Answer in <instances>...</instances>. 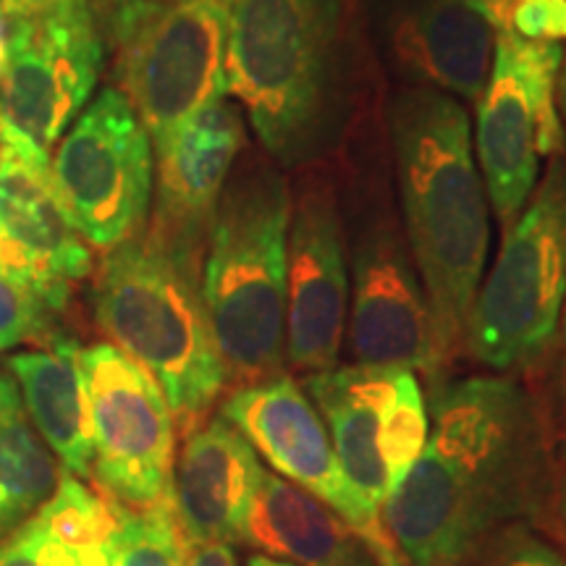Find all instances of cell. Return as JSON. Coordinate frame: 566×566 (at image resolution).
Segmentation results:
<instances>
[{
	"label": "cell",
	"instance_id": "17",
	"mask_svg": "<svg viewBox=\"0 0 566 566\" xmlns=\"http://www.w3.org/2000/svg\"><path fill=\"white\" fill-rule=\"evenodd\" d=\"M263 472L252 443L221 415L189 430L174 459L171 480L184 537L229 546L247 543Z\"/></svg>",
	"mask_w": 566,
	"mask_h": 566
},
{
	"label": "cell",
	"instance_id": "4",
	"mask_svg": "<svg viewBox=\"0 0 566 566\" xmlns=\"http://www.w3.org/2000/svg\"><path fill=\"white\" fill-rule=\"evenodd\" d=\"M90 300L97 328L158 380L187 436L229 386L205 310L202 268L142 229L103 252Z\"/></svg>",
	"mask_w": 566,
	"mask_h": 566
},
{
	"label": "cell",
	"instance_id": "37",
	"mask_svg": "<svg viewBox=\"0 0 566 566\" xmlns=\"http://www.w3.org/2000/svg\"><path fill=\"white\" fill-rule=\"evenodd\" d=\"M6 34H9V24L0 19V74H3V66H6Z\"/></svg>",
	"mask_w": 566,
	"mask_h": 566
},
{
	"label": "cell",
	"instance_id": "38",
	"mask_svg": "<svg viewBox=\"0 0 566 566\" xmlns=\"http://www.w3.org/2000/svg\"><path fill=\"white\" fill-rule=\"evenodd\" d=\"M0 378H3V373H0Z\"/></svg>",
	"mask_w": 566,
	"mask_h": 566
},
{
	"label": "cell",
	"instance_id": "29",
	"mask_svg": "<svg viewBox=\"0 0 566 566\" xmlns=\"http://www.w3.org/2000/svg\"><path fill=\"white\" fill-rule=\"evenodd\" d=\"M184 566H239L229 543H195L187 541Z\"/></svg>",
	"mask_w": 566,
	"mask_h": 566
},
{
	"label": "cell",
	"instance_id": "18",
	"mask_svg": "<svg viewBox=\"0 0 566 566\" xmlns=\"http://www.w3.org/2000/svg\"><path fill=\"white\" fill-rule=\"evenodd\" d=\"M391 48L422 87L478 105L491 80L495 30L467 0H420L396 19Z\"/></svg>",
	"mask_w": 566,
	"mask_h": 566
},
{
	"label": "cell",
	"instance_id": "34",
	"mask_svg": "<svg viewBox=\"0 0 566 566\" xmlns=\"http://www.w3.org/2000/svg\"><path fill=\"white\" fill-rule=\"evenodd\" d=\"M556 504H558V514H562V522L566 527V441L562 446V457H558V467H556Z\"/></svg>",
	"mask_w": 566,
	"mask_h": 566
},
{
	"label": "cell",
	"instance_id": "2",
	"mask_svg": "<svg viewBox=\"0 0 566 566\" xmlns=\"http://www.w3.org/2000/svg\"><path fill=\"white\" fill-rule=\"evenodd\" d=\"M391 139L405 237L449 367L467 352V325L491 244L472 126L457 97L412 87L394 97Z\"/></svg>",
	"mask_w": 566,
	"mask_h": 566
},
{
	"label": "cell",
	"instance_id": "25",
	"mask_svg": "<svg viewBox=\"0 0 566 566\" xmlns=\"http://www.w3.org/2000/svg\"><path fill=\"white\" fill-rule=\"evenodd\" d=\"M53 313L34 296L24 283L11 279L0 268V352L11 349L32 338L51 342L53 336Z\"/></svg>",
	"mask_w": 566,
	"mask_h": 566
},
{
	"label": "cell",
	"instance_id": "35",
	"mask_svg": "<svg viewBox=\"0 0 566 566\" xmlns=\"http://www.w3.org/2000/svg\"><path fill=\"white\" fill-rule=\"evenodd\" d=\"M556 103H558V113H562V122H566V45H562V66H558Z\"/></svg>",
	"mask_w": 566,
	"mask_h": 566
},
{
	"label": "cell",
	"instance_id": "3",
	"mask_svg": "<svg viewBox=\"0 0 566 566\" xmlns=\"http://www.w3.org/2000/svg\"><path fill=\"white\" fill-rule=\"evenodd\" d=\"M289 221L286 176L273 158H250L226 184L202 260V300L229 386L286 365Z\"/></svg>",
	"mask_w": 566,
	"mask_h": 566
},
{
	"label": "cell",
	"instance_id": "8",
	"mask_svg": "<svg viewBox=\"0 0 566 566\" xmlns=\"http://www.w3.org/2000/svg\"><path fill=\"white\" fill-rule=\"evenodd\" d=\"M304 394L323 417L349 485L380 514L428 441L417 373L401 365H336L304 375Z\"/></svg>",
	"mask_w": 566,
	"mask_h": 566
},
{
	"label": "cell",
	"instance_id": "15",
	"mask_svg": "<svg viewBox=\"0 0 566 566\" xmlns=\"http://www.w3.org/2000/svg\"><path fill=\"white\" fill-rule=\"evenodd\" d=\"M349 302L344 223L334 181L307 174L292 195L286 242V363L313 375L338 365Z\"/></svg>",
	"mask_w": 566,
	"mask_h": 566
},
{
	"label": "cell",
	"instance_id": "10",
	"mask_svg": "<svg viewBox=\"0 0 566 566\" xmlns=\"http://www.w3.org/2000/svg\"><path fill=\"white\" fill-rule=\"evenodd\" d=\"M6 24L0 129L51 153L101 82L108 55L101 19L92 0H61Z\"/></svg>",
	"mask_w": 566,
	"mask_h": 566
},
{
	"label": "cell",
	"instance_id": "11",
	"mask_svg": "<svg viewBox=\"0 0 566 566\" xmlns=\"http://www.w3.org/2000/svg\"><path fill=\"white\" fill-rule=\"evenodd\" d=\"M92 420V480L103 495L147 509L171 495L176 422L158 380L118 346H82Z\"/></svg>",
	"mask_w": 566,
	"mask_h": 566
},
{
	"label": "cell",
	"instance_id": "31",
	"mask_svg": "<svg viewBox=\"0 0 566 566\" xmlns=\"http://www.w3.org/2000/svg\"><path fill=\"white\" fill-rule=\"evenodd\" d=\"M551 357H554V388L566 420V296H564L562 317H558L554 346H551Z\"/></svg>",
	"mask_w": 566,
	"mask_h": 566
},
{
	"label": "cell",
	"instance_id": "7",
	"mask_svg": "<svg viewBox=\"0 0 566 566\" xmlns=\"http://www.w3.org/2000/svg\"><path fill=\"white\" fill-rule=\"evenodd\" d=\"M566 296V155H558L525 210L504 231L499 258L480 283L467 352L499 373L548 359Z\"/></svg>",
	"mask_w": 566,
	"mask_h": 566
},
{
	"label": "cell",
	"instance_id": "32",
	"mask_svg": "<svg viewBox=\"0 0 566 566\" xmlns=\"http://www.w3.org/2000/svg\"><path fill=\"white\" fill-rule=\"evenodd\" d=\"M472 9L483 13L488 19V24L493 27L495 32H504L506 30V21H509V11H512L514 0H467Z\"/></svg>",
	"mask_w": 566,
	"mask_h": 566
},
{
	"label": "cell",
	"instance_id": "22",
	"mask_svg": "<svg viewBox=\"0 0 566 566\" xmlns=\"http://www.w3.org/2000/svg\"><path fill=\"white\" fill-rule=\"evenodd\" d=\"M59 459L42 441L21 405L17 380L0 378V537L24 525L55 493Z\"/></svg>",
	"mask_w": 566,
	"mask_h": 566
},
{
	"label": "cell",
	"instance_id": "12",
	"mask_svg": "<svg viewBox=\"0 0 566 566\" xmlns=\"http://www.w3.org/2000/svg\"><path fill=\"white\" fill-rule=\"evenodd\" d=\"M221 417L242 433L279 478L334 509L384 558H405L388 535L384 516L373 512L346 480L323 417L292 375L279 373L258 384L237 386L221 405Z\"/></svg>",
	"mask_w": 566,
	"mask_h": 566
},
{
	"label": "cell",
	"instance_id": "19",
	"mask_svg": "<svg viewBox=\"0 0 566 566\" xmlns=\"http://www.w3.org/2000/svg\"><path fill=\"white\" fill-rule=\"evenodd\" d=\"M478 168L504 231L537 187V118L512 55L495 40L491 80L478 101Z\"/></svg>",
	"mask_w": 566,
	"mask_h": 566
},
{
	"label": "cell",
	"instance_id": "27",
	"mask_svg": "<svg viewBox=\"0 0 566 566\" xmlns=\"http://www.w3.org/2000/svg\"><path fill=\"white\" fill-rule=\"evenodd\" d=\"M491 566H566V558L554 546L537 541L525 530H512L488 558Z\"/></svg>",
	"mask_w": 566,
	"mask_h": 566
},
{
	"label": "cell",
	"instance_id": "24",
	"mask_svg": "<svg viewBox=\"0 0 566 566\" xmlns=\"http://www.w3.org/2000/svg\"><path fill=\"white\" fill-rule=\"evenodd\" d=\"M187 537L176 516L174 495L147 509L118 504V522L108 537L111 566H184Z\"/></svg>",
	"mask_w": 566,
	"mask_h": 566
},
{
	"label": "cell",
	"instance_id": "36",
	"mask_svg": "<svg viewBox=\"0 0 566 566\" xmlns=\"http://www.w3.org/2000/svg\"><path fill=\"white\" fill-rule=\"evenodd\" d=\"M247 566H296V564H292V562H283V558H273V556L258 554V556H250V558H247Z\"/></svg>",
	"mask_w": 566,
	"mask_h": 566
},
{
	"label": "cell",
	"instance_id": "6",
	"mask_svg": "<svg viewBox=\"0 0 566 566\" xmlns=\"http://www.w3.org/2000/svg\"><path fill=\"white\" fill-rule=\"evenodd\" d=\"M233 0H95L116 87L153 147L226 97Z\"/></svg>",
	"mask_w": 566,
	"mask_h": 566
},
{
	"label": "cell",
	"instance_id": "16",
	"mask_svg": "<svg viewBox=\"0 0 566 566\" xmlns=\"http://www.w3.org/2000/svg\"><path fill=\"white\" fill-rule=\"evenodd\" d=\"M244 147V122L226 97L153 147V212L145 231L184 263L202 268L218 202Z\"/></svg>",
	"mask_w": 566,
	"mask_h": 566
},
{
	"label": "cell",
	"instance_id": "14",
	"mask_svg": "<svg viewBox=\"0 0 566 566\" xmlns=\"http://www.w3.org/2000/svg\"><path fill=\"white\" fill-rule=\"evenodd\" d=\"M92 265L55 192L51 153L0 129V268L61 315Z\"/></svg>",
	"mask_w": 566,
	"mask_h": 566
},
{
	"label": "cell",
	"instance_id": "13",
	"mask_svg": "<svg viewBox=\"0 0 566 566\" xmlns=\"http://www.w3.org/2000/svg\"><path fill=\"white\" fill-rule=\"evenodd\" d=\"M349 354L359 365H401L443 384L433 313L407 237L394 212L378 210L352 247Z\"/></svg>",
	"mask_w": 566,
	"mask_h": 566
},
{
	"label": "cell",
	"instance_id": "28",
	"mask_svg": "<svg viewBox=\"0 0 566 566\" xmlns=\"http://www.w3.org/2000/svg\"><path fill=\"white\" fill-rule=\"evenodd\" d=\"M0 566H45L42 533L32 520L0 537Z\"/></svg>",
	"mask_w": 566,
	"mask_h": 566
},
{
	"label": "cell",
	"instance_id": "33",
	"mask_svg": "<svg viewBox=\"0 0 566 566\" xmlns=\"http://www.w3.org/2000/svg\"><path fill=\"white\" fill-rule=\"evenodd\" d=\"M55 3H61V0H0V19L11 21V19L30 17V13L45 11ZM92 3H95V0H92Z\"/></svg>",
	"mask_w": 566,
	"mask_h": 566
},
{
	"label": "cell",
	"instance_id": "21",
	"mask_svg": "<svg viewBox=\"0 0 566 566\" xmlns=\"http://www.w3.org/2000/svg\"><path fill=\"white\" fill-rule=\"evenodd\" d=\"M80 342L53 336L45 349L11 354L6 359L21 388V405L42 441L74 478L92 475V420Z\"/></svg>",
	"mask_w": 566,
	"mask_h": 566
},
{
	"label": "cell",
	"instance_id": "23",
	"mask_svg": "<svg viewBox=\"0 0 566 566\" xmlns=\"http://www.w3.org/2000/svg\"><path fill=\"white\" fill-rule=\"evenodd\" d=\"M32 520L63 548L74 554H101L108 548V537L116 530L118 504L82 485L74 475H63L55 493Z\"/></svg>",
	"mask_w": 566,
	"mask_h": 566
},
{
	"label": "cell",
	"instance_id": "5",
	"mask_svg": "<svg viewBox=\"0 0 566 566\" xmlns=\"http://www.w3.org/2000/svg\"><path fill=\"white\" fill-rule=\"evenodd\" d=\"M336 0H233L226 95L237 97L275 163L307 158L336 87Z\"/></svg>",
	"mask_w": 566,
	"mask_h": 566
},
{
	"label": "cell",
	"instance_id": "1",
	"mask_svg": "<svg viewBox=\"0 0 566 566\" xmlns=\"http://www.w3.org/2000/svg\"><path fill=\"white\" fill-rule=\"evenodd\" d=\"M428 417L380 516L407 566H478L554 493L548 422L525 386L488 375L430 386Z\"/></svg>",
	"mask_w": 566,
	"mask_h": 566
},
{
	"label": "cell",
	"instance_id": "20",
	"mask_svg": "<svg viewBox=\"0 0 566 566\" xmlns=\"http://www.w3.org/2000/svg\"><path fill=\"white\" fill-rule=\"evenodd\" d=\"M247 543L296 566H384L378 551L315 495L265 470Z\"/></svg>",
	"mask_w": 566,
	"mask_h": 566
},
{
	"label": "cell",
	"instance_id": "30",
	"mask_svg": "<svg viewBox=\"0 0 566 566\" xmlns=\"http://www.w3.org/2000/svg\"><path fill=\"white\" fill-rule=\"evenodd\" d=\"M42 558H45V566H111L108 548L101 554H74V551L53 543L45 533H42Z\"/></svg>",
	"mask_w": 566,
	"mask_h": 566
},
{
	"label": "cell",
	"instance_id": "9",
	"mask_svg": "<svg viewBox=\"0 0 566 566\" xmlns=\"http://www.w3.org/2000/svg\"><path fill=\"white\" fill-rule=\"evenodd\" d=\"M51 174L71 226L97 250H111L147 226L153 139L116 87H105L69 126Z\"/></svg>",
	"mask_w": 566,
	"mask_h": 566
},
{
	"label": "cell",
	"instance_id": "26",
	"mask_svg": "<svg viewBox=\"0 0 566 566\" xmlns=\"http://www.w3.org/2000/svg\"><path fill=\"white\" fill-rule=\"evenodd\" d=\"M504 32L522 40L566 42V0H514Z\"/></svg>",
	"mask_w": 566,
	"mask_h": 566
}]
</instances>
